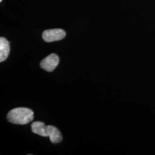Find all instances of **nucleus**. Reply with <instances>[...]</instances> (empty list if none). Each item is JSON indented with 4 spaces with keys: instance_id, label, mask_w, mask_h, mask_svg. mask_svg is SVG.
I'll use <instances>...</instances> for the list:
<instances>
[{
    "instance_id": "7",
    "label": "nucleus",
    "mask_w": 155,
    "mask_h": 155,
    "mask_svg": "<svg viewBox=\"0 0 155 155\" xmlns=\"http://www.w3.org/2000/svg\"><path fill=\"white\" fill-rule=\"evenodd\" d=\"M0 1H2V0H0Z\"/></svg>"
},
{
    "instance_id": "5",
    "label": "nucleus",
    "mask_w": 155,
    "mask_h": 155,
    "mask_svg": "<svg viewBox=\"0 0 155 155\" xmlns=\"http://www.w3.org/2000/svg\"><path fill=\"white\" fill-rule=\"evenodd\" d=\"M10 52V46L8 41L4 38H0V61H5Z\"/></svg>"
},
{
    "instance_id": "6",
    "label": "nucleus",
    "mask_w": 155,
    "mask_h": 155,
    "mask_svg": "<svg viewBox=\"0 0 155 155\" xmlns=\"http://www.w3.org/2000/svg\"><path fill=\"white\" fill-rule=\"evenodd\" d=\"M31 129L33 133L37 134L39 136L43 137L48 136L47 133V126H45V123L43 122L40 121L33 122L31 125Z\"/></svg>"
},
{
    "instance_id": "2",
    "label": "nucleus",
    "mask_w": 155,
    "mask_h": 155,
    "mask_svg": "<svg viewBox=\"0 0 155 155\" xmlns=\"http://www.w3.org/2000/svg\"><path fill=\"white\" fill-rule=\"evenodd\" d=\"M66 32L61 29H53L46 30L43 33V39L46 42H53L64 39Z\"/></svg>"
},
{
    "instance_id": "3",
    "label": "nucleus",
    "mask_w": 155,
    "mask_h": 155,
    "mask_svg": "<svg viewBox=\"0 0 155 155\" xmlns=\"http://www.w3.org/2000/svg\"><path fill=\"white\" fill-rule=\"evenodd\" d=\"M59 62L58 56L55 54H50L47 56L40 63V67L46 71L52 72L58 66Z\"/></svg>"
},
{
    "instance_id": "4",
    "label": "nucleus",
    "mask_w": 155,
    "mask_h": 155,
    "mask_svg": "<svg viewBox=\"0 0 155 155\" xmlns=\"http://www.w3.org/2000/svg\"><path fill=\"white\" fill-rule=\"evenodd\" d=\"M47 133L52 143L56 144L61 142L62 136L58 128L52 125H48L47 126Z\"/></svg>"
},
{
    "instance_id": "1",
    "label": "nucleus",
    "mask_w": 155,
    "mask_h": 155,
    "mask_svg": "<svg viewBox=\"0 0 155 155\" xmlns=\"http://www.w3.org/2000/svg\"><path fill=\"white\" fill-rule=\"evenodd\" d=\"M6 118L9 122L17 125H25L34 118L33 111L26 107H17L10 111Z\"/></svg>"
}]
</instances>
